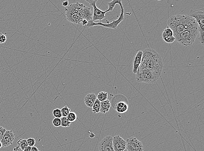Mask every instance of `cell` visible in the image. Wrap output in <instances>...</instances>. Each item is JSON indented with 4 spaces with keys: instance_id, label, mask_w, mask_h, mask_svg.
I'll return each mask as SVG.
<instances>
[{
    "instance_id": "83f0119b",
    "label": "cell",
    "mask_w": 204,
    "mask_h": 151,
    "mask_svg": "<svg viewBox=\"0 0 204 151\" xmlns=\"http://www.w3.org/2000/svg\"><path fill=\"white\" fill-rule=\"evenodd\" d=\"M52 124L54 126L56 127H58L61 126V118H55L52 121Z\"/></svg>"
},
{
    "instance_id": "7a4b0ae2",
    "label": "cell",
    "mask_w": 204,
    "mask_h": 151,
    "mask_svg": "<svg viewBox=\"0 0 204 151\" xmlns=\"http://www.w3.org/2000/svg\"><path fill=\"white\" fill-rule=\"evenodd\" d=\"M167 24L168 26L173 30L174 37L187 29L198 27L194 19L189 15H174L168 19Z\"/></svg>"
},
{
    "instance_id": "74e56055",
    "label": "cell",
    "mask_w": 204,
    "mask_h": 151,
    "mask_svg": "<svg viewBox=\"0 0 204 151\" xmlns=\"http://www.w3.org/2000/svg\"><path fill=\"white\" fill-rule=\"evenodd\" d=\"M1 33H0V35H1Z\"/></svg>"
},
{
    "instance_id": "5bb4252c",
    "label": "cell",
    "mask_w": 204,
    "mask_h": 151,
    "mask_svg": "<svg viewBox=\"0 0 204 151\" xmlns=\"http://www.w3.org/2000/svg\"><path fill=\"white\" fill-rule=\"evenodd\" d=\"M84 5V4L79 3L71 4L65 8V11L66 12L65 15L78 13L79 10L82 8Z\"/></svg>"
},
{
    "instance_id": "4316f807",
    "label": "cell",
    "mask_w": 204,
    "mask_h": 151,
    "mask_svg": "<svg viewBox=\"0 0 204 151\" xmlns=\"http://www.w3.org/2000/svg\"><path fill=\"white\" fill-rule=\"evenodd\" d=\"M53 115L55 118H61L62 117L61 109H56L53 111Z\"/></svg>"
},
{
    "instance_id": "ac0fdd59",
    "label": "cell",
    "mask_w": 204,
    "mask_h": 151,
    "mask_svg": "<svg viewBox=\"0 0 204 151\" xmlns=\"http://www.w3.org/2000/svg\"><path fill=\"white\" fill-rule=\"evenodd\" d=\"M100 111V112L102 114H105L108 112L111 107V104L109 100L107 99L105 101L101 102Z\"/></svg>"
},
{
    "instance_id": "9a60e30c",
    "label": "cell",
    "mask_w": 204,
    "mask_h": 151,
    "mask_svg": "<svg viewBox=\"0 0 204 151\" xmlns=\"http://www.w3.org/2000/svg\"><path fill=\"white\" fill-rule=\"evenodd\" d=\"M142 55V51H139L137 53L134 57L132 67V72L134 74H136L138 69L141 65Z\"/></svg>"
},
{
    "instance_id": "2e32d148",
    "label": "cell",
    "mask_w": 204,
    "mask_h": 151,
    "mask_svg": "<svg viewBox=\"0 0 204 151\" xmlns=\"http://www.w3.org/2000/svg\"><path fill=\"white\" fill-rule=\"evenodd\" d=\"M97 99V97L94 93H90L86 96L84 98V102L86 105L89 108H92L94 102Z\"/></svg>"
},
{
    "instance_id": "8d00e7d4",
    "label": "cell",
    "mask_w": 204,
    "mask_h": 151,
    "mask_svg": "<svg viewBox=\"0 0 204 151\" xmlns=\"http://www.w3.org/2000/svg\"><path fill=\"white\" fill-rule=\"evenodd\" d=\"M124 151H128V150H127V149H125V150H124Z\"/></svg>"
},
{
    "instance_id": "30bf717a",
    "label": "cell",
    "mask_w": 204,
    "mask_h": 151,
    "mask_svg": "<svg viewBox=\"0 0 204 151\" xmlns=\"http://www.w3.org/2000/svg\"><path fill=\"white\" fill-rule=\"evenodd\" d=\"M113 137L107 136L103 138L99 145V151H114L112 144Z\"/></svg>"
},
{
    "instance_id": "3957f363",
    "label": "cell",
    "mask_w": 204,
    "mask_h": 151,
    "mask_svg": "<svg viewBox=\"0 0 204 151\" xmlns=\"http://www.w3.org/2000/svg\"><path fill=\"white\" fill-rule=\"evenodd\" d=\"M199 33L198 27H194L186 30L175 38V41L180 44L190 46L194 43Z\"/></svg>"
},
{
    "instance_id": "836d02e7",
    "label": "cell",
    "mask_w": 204,
    "mask_h": 151,
    "mask_svg": "<svg viewBox=\"0 0 204 151\" xmlns=\"http://www.w3.org/2000/svg\"><path fill=\"white\" fill-rule=\"evenodd\" d=\"M31 147L29 146H27L26 148H25L23 151H31Z\"/></svg>"
},
{
    "instance_id": "f35d334b",
    "label": "cell",
    "mask_w": 204,
    "mask_h": 151,
    "mask_svg": "<svg viewBox=\"0 0 204 151\" xmlns=\"http://www.w3.org/2000/svg\"></svg>"
},
{
    "instance_id": "cb8c5ba5",
    "label": "cell",
    "mask_w": 204,
    "mask_h": 151,
    "mask_svg": "<svg viewBox=\"0 0 204 151\" xmlns=\"http://www.w3.org/2000/svg\"><path fill=\"white\" fill-rule=\"evenodd\" d=\"M66 118H68L69 121L71 123L72 122L75 121L77 119V116L75 112L70 111Z\"/></svg>"
},
{
    "instance_id": "1f68e13d",
    "label": "cell",
    "mask_w": 204,
    "mask_h": 151,
    "mask_svg": "<svg viewBox=\"0 0 204 151\" xmlns=\"http://www.w3.org/2000/svg\"><path fill=\"white\" fill-rule=\"evenodd\" d=\"M81 23H82V26L84 27H85L87 25L88 23V20H83L81 21Z\"/></svg>"
},
{
    "instance_id": "d590c367",
    "label": "cell",
    "mask_w": 204,
    "mask_h": 151,
    "mask_svg": "<svg viewBox=\"0 0 204 151\" xmlns=\"http://www.w3.org/2000/svg\"><path fill=\"white\" fill-rule=\"evenodd\" d=\"M2 148V143H1V141H0V149Z\"/></svg>"
},
{
    "instance_id": "5b68a950",
    "label": "cell",
    "mask_w": 204,
    "mask_h": 151,
    "mask_svg": "<svg viewBox=\"0 0 204 151\" xmlns=\"http://www.w3.org/2000/svg\"><path fill=\"white\" fill-rule=\"evenodd\" d=\"M189 16L194 19L198 26L199 33V41L204 45V8L199 10H191Z\"/></svg>"
},
{
    "instance_id": "ffe728a7",
    "label": "cell",
    "mask_w": 204,
    "mask_h": 151,
    "mask_svg": "<svg viewBox=\"0 0 204 151\" xmlns=\"http://www.w3.org/2000/svg\"><path fill=\"white\" fill-rule=\"evenodd\" d=\"M162 37L163 40L167 43H173L175 41V38L174 36H167L162 33Z\"/></svg>"
},
{
    "instance_id": "484cf974",
    "label": "cell",
    "mask_w": 204,
    "mask_h": 151,
    "mask_svg": "<svg viewBox=\"0 0 204 151\" xmlns=\"http://www.w3.org/2000/svg\"><path fill=\"white\" fill-rule=\"evenodd\" d=\"M70 109L68 108L67 106H64L61 109L62 116L63 117H67L69 112H70Z\"/></svg>"
},
{
    "instance_id": "4fadbf2b",
    "label": "cell",
    "mask_w": 204,
    "mask_h": 151,
    "mask_svg": "<svg viewBox=\"0 0 204 151\" xmlns=\"http://www.w3.org/2000/svg\"><path fill=\"white\" fill-rule=\"evenodd\" d=\"M78 16L83 20H92L93 13L91 11V8L89 7L83 6L78 12Z\"/></svg>"
},
{
    "instance_id": "d4e9b609",
    "label": "cell",
    "mask_w": 204,
    "mask_h": 151,
    "mask_svg": "<svg viewBox=\"0 0 204 151\" xmlns=\"http://www.w3.org/2000/svg\"><path fill=\"white\" fill-rule=\"evenodd\" d=\"M61 126L63 127H68L70 126L71 122H70L68 120V118L66 117H62L61 118Z\"/></svg>"
},
{
    "instance_id": "e0dca14e",
    "label": "cell",
    "mask_w": 204,
    "mask_h": 151,
    "mask_svg": "<svg viewBox=\"0 0 204 151\" xmlns=\"http://www.w3.org/2000/svg\"><path fill=\"white\" fill-rule=\"evenodd\" d=\"M67 20L69 22L76 25H79L81 22L82 20L78 16V13L71 15H65Z\"/></svg>"
},
{
    "instance_id": "9c48e42d",
    "label": "cell",
    "mask_w": 204,
    "mask_h": 151,
    "mask_svg": "<svg viewBox=\"0 0 204 151\" xmlns=\"http://www.w3.org/2000/svg\"><path fill=\"white\" fill-rule=\"evenodd\" d=\"M126 149L128 151H144L142 143L135 137H131L127 139Z\"/></svg>"
},
{
    "instance_id": "8fae6325",
    "label": "cell",
    "mask_w": 204,
    "mask_h": 151,
    "mask_svg": "<svg viewBox=\"0 0 204 151\" xmlns=\"http://www.w3.org/2000/svg\"><path fill=\"white\" fill-rule=\"evenodd\" d=\"M113 146L114 151H124L126 149V141L119 135L113 137Z\"/></svg>"
},
{
    "instance_id": "7c38bea8",
    "label": "cell",
    "mask_w": 204,
    "mask_h": 151,
    "mask_svg": "<svg viewBox=\"0 0 204 151\" xmlns=\"http://www.w3.org/2000/svg\"><path fill=\"white\" fill-rule=\"evenodd\" d=\"M14 137L15 134L12 131L7 130L1 141L2 143V147H6L12 145L14 141Z\"/></svg>"
},
{
    "instance_id": "44dd1931",
    "label": "cell",
    "mask_w": 204,
    "mask_h": 151,
    "mask_svg": "<svg viewBox=\"0 0 204 151\" xmlns=\"http://www.w3.org/2000/svg\"><path fill=\"white\" fill-rule=\"evenodd\" d=\"M100 103L101 102L98 99H96V101L94 102L92 107V112L94 113H99L100 111Z\"/></svg>"
},
{
    "instance_id": "d6a6232c",
    "label": "cell",
    "mask_w": 204,
    "mask_h": 151,
    "mask_svg": "<svg viewBox=\"0 0 204 151\" xmlns=\"http://www.w3.org/2000/svg\"><path fill=\"white\" fill-rule=\"evenodd\" d=\"M68 5V1H64L62 3V5L63 6L65 7H67Z\"/></svg>"
},
{
    "instance_id": "7402d4cb",
    "label": "cell",
    "mask_w": 204,
    "mask_h": 151,
    "mask_svg": "<svg viewBox=\"0 0 204 151\" xmlns=\"http://www.w3.org/2000/svg\"><path fill=\"white\" fill-rule=\"evenodd\" d=\"M107 93L104 92H101L98 94L97 99L100 102H103L107 100Z\"/></svg>"
},
{
    "instance_id": "f1b7e54d",
    "label": "cell",
    "mask_w": 204,
    "mask_h": 151,
    "mask_svg": "<svg viewBox=\"0 0 204 151\" xmlns=\"http://www.w3.org/2000/svg\"><path fill=\"white\" fill-rule=\"evenodd\" d=\"M28 146H29L33 147L34 146V145L35 144V140L34 138H28L27 139Z\"/></svg>"
},
{
    "instance_id": "ba28073f",
    "label": "cell",
    "mask_w": 204,
    "mask_h": 151,
    "mask_svg": "<svg viewBox=\"0 0 204 151\" xmlns=\"http://www.w3.org/2000/svg\"><path fill=\"white\" fill-rule=\"evenodd\" d=\"M85 1L90 4L93 8V13L92 20L94 21L99 20L101 21L103 19L105 18V14L107 12L103 11L99 9L96 6V3L97 0H86Z\"/></svg>"
},
{
    "instance_id": "d6986e66",
    "label": "cell",
    "mask_w": 204,
    "mask_h": 151,
    "mask_svg": "<svg viewBox=\"0 0 204 151\" xmlns=\"http://www.w3.org/2000/svg\"><path fill=\"white\" fill-rule=\"evenodd\" d=\"M122 2L121 0H113L111 2L107 3L108 8L107 10H106L107 12H112L113 11L114 8L115 7V5H119L120 2Z\"/></svg>"
},
{
    "instance_id": "277c9868",
    "label": "cell",
    "mask_w": 204,
    "mask_h": 151,
    "mask_svg": "<svg viewBox=\"0 0 204 151\" xmlns=\"http://www.w3.org/2000/svg\"><path fill=\"white\" fill-rule=\"evenodd\" d=\"M136 74V80L137 82L146 84L155 83L160 77L154 74L142 65L138 68Z\"/></svg>"
},
{
    "instance_id": "f546056e",
    "label": "cell",
    "mask_w": 204,
    "mask_h": 151,
    "mask_svg": "<svg viewBox=\"0 0 204 151\" xmlns=\"http://www.w3.org/2000/svg\"><path fill=\"white\" fill-rule=\"evenodd\" d=\"M7 129L2 126H0V141H1Z\"/></svg>"
},
{
    "instance_id": "603a6c76",
    "label": "cell",
    "mask_w": 204,
    "mask_h": 151,
    "mask_svg": "<svg viewBox=\"0 0 204 151\" xmlns=\"http://www.w3.org/2000/svg\"><path fill=\"white\" fill-rule=\"evenodd\" d=\"M17 144H18V147L20 148L21 149L22 151H24L25 148H26L27 146H28L27 141V139H20L18 141V142H17Z\"/></svg>"
},
{
    "instance_id": "e575fe53",
    "label": "cell",
    "mask_w": 204,
    "mask_h": 151,
    "mask_svg": "<svg viewBox=\"0 0 204 151\" xmlns=\"http://www.w3.org/2000/svg\"><path fill=\"white\" fill-rule=\"evenodd\" d=\"M31 151H38V149L36 147L33 146L31 148Z\"/></svg>"
},
{
    "instance_id": "4dcf8cb0",
    "label": "cell",
    "mask_w": 204,
    "mask_h": 151,
    "mask_svg": "<svg viewBox=\"0 0 204 151\" xmlns=\"http://www.w3.org/2000/svg\"><path fill=\"white\" fill-rule=\"evenodd\" d=\"M6 40V37L5 35L2 34L0 35V44L5 43Z\"/></svg>"
},
{
    "instance_id": "8992f818",
    "label": "cell",
    "mask_w": 204,
    "mask_h": 151,
    "mask_svg": "<svg viewBox=\"0 0 204 151\" xmlns=\"http://www.w3.org/2000/svg\"><path fill=\"white\" fill-rule=\"evenodd\" d=\"M120 8V13L119 17L116 20H114L112 22L109 23L107 20V24H103L101 22L99 23H95L94 22L93 20H88V23L87 25L85 27V28H91L95 26H101L103 27H106V28H111V29H116L117 28L119 24L124 19V9L122 5V3L120 2L119 4Z\"/></svg>"
},
{
    "instance_id": "6da1fadb",
    "label": "cell",
    "mask_w": 204,
    "mask_h": 151,
    "mask_svg": "<svg viewBox=\"0 0 204 151\" xmlns=\"http://www.w3.org/2000/svg\"><path fill=\"white\" fill-rule=\"evenodd\" d=\"M141 65L160 77L163 68L162 61L160 55L153 49H147L142 51Z\"/></svg>"
},
{
    "instance_id": "52a82bcc",
    "label": "cell",
    "mask_w": 204,
    "mask_h": 151,
    "mask_svg": "<svg viewBox=\"0 0 204 151\" xmlns=\"http://www.w3.org/2000/svg\"><path fill=\"white\" fill-rule=\"evenodd\" d=\"M113 108L120 114L125 113L129 109V103L126 98L122 95H115L112 100Z\"/></svg>"
}]
</instances>
